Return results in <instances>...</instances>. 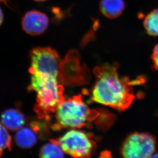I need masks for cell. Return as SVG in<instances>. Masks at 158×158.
<instances>
[{
    "label": "cell",
    "mask_w": 158,
    "mask_h": 158,
    "mask_svg": "<svg viewBox=\"0 0 158 158\" xmlns=\"http://www.w3.org/2000/svg\"><path fill=\"white\" fill-rule=\"evenodd\" d=\"M117 70V64H104L95 68L91 99L101 105L124 110L129 107L134 100L132 86L137 82L120 76Z\"/></svg>",
    "instance_id": "obj_1"
},
{
    "label": "cell",
    "mask_w": 158,
    "mask_h": 158,
    "mask_svg": "<svg viewBox=\"0 0 158 158\" xmlns=\"http://www.w3.org/2000/svg\"><path fill=\"white\" fill-rule=\"evenodd\" d=\"M30 74L31 82L28 89L37 93L34 112L40 119H47L65 99L64 88L59 84L58 78L54 76L37 72Z\"/></svg>",
    "instance_id": "obj_2"
},
{
    "label": "cell",
    "mask_w": 158,
    "mask_h": 158,
    "mask_svg": "<svg viewBox=\"0 0 158 158\" xmlns=\"http://www.w3.org/2000/svg\"><path fill=\"white\" fill-rule=\"evenodd\" d=\"M56 112V123L52 125L54 130L64 128H81L99 115L84 102L80 94L64 99Z\"/></svg>",
    "instance_id": "obj_3"
},
{
    "label": "cell",
    "mask_w": 158,
    "mask_h": 158,
    "mask_svg": "<svg viewBox=\"0 0 158 158\" xmlns=\"http://www.w3.org/2000/svg\"><path fill=\"white\" fill-rule=\"evenodd\" d=\"M57 141L65 154L74 158H89L96 148L91 136L79 130H69Z\"/></svg>",
    "instance_id": "obj_4"
},
{
    "label": "cell",
    "mask_w": 158,
    "mask_h": 158,
    "mask_svg": "<svg viewBox=\"0 0 158 158\" xmlns=\"http://www.w3.org/2000/svg\"><path fill=\"white\" fill-rule=\"evenodd\" d=\"M30 73L37 72L58 78L62 63L55 50L50 47H37L30 52Z\"/></svg>",
    "instance_id": "obj_5"
},
{
    "label": "cell",
    "mask_w": 158,
    "mask_h": 158,
    "mask_svg": "<svg viewBox=\"0 0 158 158\" xmlns=\"http://www.w3.org/2000/svg\"><path fill=\"white\" fill-rule=\"evenodd\" d=\"M155 138L149 133H134L128 135L121 146V155L124 158L151 157L156 150Z\"/></svg>",
    "instance_id": "obj_6"
},
{
    "label": "cell",
    "mask_w": 158,
    "mask_h": 158,
    "mask_svg": "<svg viewBox=\"0 0 158 158\" xmlns=\"http://www.w3.org/2000/svg\"><path fill=\"white\" fill-rule=\"evenodd\" d=\"M48 25V18L40 11H29L26 12L22 19L23 30L30 35H42L47 30Z\"/></svg>",
    "instance_id": "obj_7"
},
{
    "label": "cell",
    "mask_w": 158,
    "mask_h": 158,
    "mask_svg": "<svg viewBox=\"0 0 158 158\" xmlns=\"http://www.w3.org/2000/svg\"><path fill=\"white\" fill-rule=\"evenodd\" d=\"M2 123L8 130L15 131L22 127L25 123V117L22 112L16 109H9L2 114Z\"/></svg>",
    "instance_id": "obj_8"
},
{
    "label": "cell",
    "mask_w": 158,
    "mask_h": 158,
    "mask_svg": "<svg viewBox=\"0 0 158 158\" xmlns=\"http://www.w3.org/2000/svg\"><path fill=\"white\" fill-rule=\"evenodd\" d=\"M99 8L104 17L114 19L122 14L125 4L124 0H100Z\"/></svg>",
    "instance_id": "obj_9"
},
{
    "label": "cell",
    "mask_w": 158,
    "mask_h": 158,
    "mask_svg": "<svg viewBox=\"0 0 158 158\" xmlns=\"http://www.w3.org/2000/svg\"><path fill=\"white\" fill-rule=\"evenodd\" d=\"M37 133L32 127H24L18 130L15 137V140L18 146L23 148H29L37 142Z\"/></svg>",
    "instance_id": "obj_10"
},
{
    "label": "cell",
    "mask_w": 158,
    "mask_h": 158,
    "mask_svg": "<svg viewBox=\"0 0 158 158\" xmlns=\"http://www.w3.org/2000/svg\"><path fill=\"white\" fill-rule=\"evenodd\" d=\"M64 154L57 139H51L49 143L42 146L39 153L40 157L44 158H63Z\"/></svg>",
    "instance_id": "obj_11"
},
{
    "label": "cell",
    "mask_w": 158,
    "mask_h": 158,
    "mask_svg": "<svg viewBox=\"0 0 158 158\" xmlns=\"http://www.w3.org/2000/svg\"><path fill=\"white\" fill-rule=\"evenodd\" d=\"M143 25L149 35L158 36V8L154 9L145 18Z\"/></svg>",
    "instance_id": "obj_12"
},
{
    "label": "cell",
    "mask_w": 158,
    "mask_h": 158,
    "mask_svg": "<svg viewBox=\"0 0 158 158\" xmlns=\"http://www.w3.org/2000/svg\"><path fill=\"white\" fill-rule=\"evenodd\" d=\"M7 129L3 124L0 123V152L5 149H11V137Z\"/></svg>",
    "instance_id": "obj_13"
},
{
    "label": "cell",
    "mask_w": 158,
    "mask_h": 158,
    "mask_svg": "<svg viewBox=\"0 0 158 158\" xmlns=\"http://www.w3.org/2000/svg\"><path fill=\"white\" fill-rule=\"evenodd\" d=\"M151 59L154 64V68L158 70V44L154 47L151 55Z\"/></svg>",
    "instance_id": "obj_14"
},
{
    "label": "cell",
    "mask_w": 158,
    "mask_h": 158,
    "mask_svg": "<svg viewBox=\"0 0 158 158\" xmlns=\"http://www.w3.org/2000/svg\"><path fill=\"white\" fill-rule=\"evenodd\" d=\"M3 19H4V15H3V11L0 7V27L3 23Z\"/></svg>",
    "instance_id": "obj_15"
},
{
    "label": "cell",
    "mask_w": 158,
    "mask_h": 158,
    "mask_svg": "<svg viewBox=\"0 0 158 158\" xmlns=\"http://www.w3.org/2000/svg\"><path fill=\"white\" fill-rule=\"evenodd\" d=\"M34 1L37 2H43L47 1L48 0H33Z\"/></svg>",
    "instance_id": "obj_16"
},
{
    "label": "cell",
    "mask_w": 158,
    "mask_h": 158,
    "mask_svg": "<svg viewBox=\"0 0 158 158\" xmlns=\"http://www.w3.org/2000/svg\"><path fill=\"white\" fill-rule=\"evenodd\" d=\"M151 157H153V158H158V152L157 154H154V155H153L151 156Z\"/></svg>",
    "instance_id": "obj_17"
},
{
    "label": "cell",
    "mask_w": 158,
    "mask_h": 158,
    "mask_svg": "<svg viewBox=\"0 0 158 158\" xmlns=\"http://www.w3.org/2000/svg\"><path fill=\"white\" fill-rule=\"evenodd\" d=\"M2 154V152H0V157H1V156Z\"/></svg>",
    "instance_id": "obj_18"
}]
</instances>
